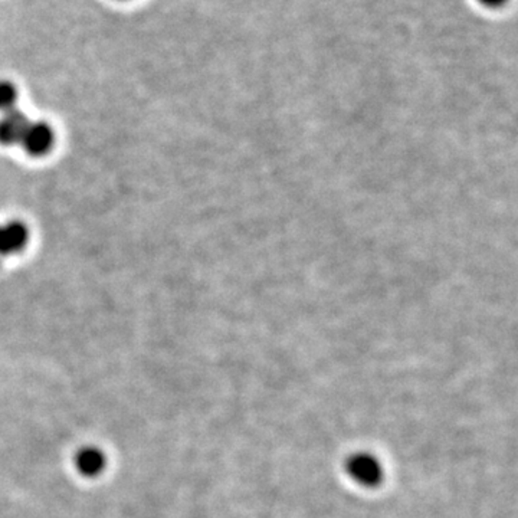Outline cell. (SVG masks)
Wrapping results in <instances>:
<instances>
[{"mask_svg": "<svg viewBox=\"0 0 518 518\" xmlns=\"http://www.w3.org/2000/svg\"><path fill=\"white\" fill-rule=\"evenodd\" d=\"M346 473L361 487H378L382 483L385 469L378 456L370 452H356L346 461Z\"/></svg>", "mask_w": 518, "mask_h": 518, "instance_id": "1", "label": "cell"}, {"mask_svg": "<svg viewBox=\"0 0 518 518\" xmlns=\"http://www.w3.org/2000/svg\"><path fill=\"white\" fill-rule=\"evenodd\" d=\"M53 141H55V136H53V129L48 124L29 123L24 137H22L21 144L26 153L35 156V158H41V156L50 153Z\"/></svg>", "mask_w": 518, "mask_h": 518, "instance_id": "2", "label": "cell"}, {"mask_svg": "<svg viewBox=\"0 0 518 518\" xmlns=\"http://www.w3.org/2000/svg\"><path fill=\"white\" fill-rule=\"evenodd\" d=\"M28 228L21 222H11L0 226V255L21 253L28 244Z\"/></svg>", "mask_w": 518, "mask_h": 518, "instance_id": "3", "label": "cell"}, {"mask_svg": "<svg viewBox=\"0 0 518 518\" xmlns=\"http://www.w3.org/2000/svg\"><path fill=\"white\" fill-rule=\"evenodd\" d=\"M29 126L28 119L22 112L12 110L0 119V143L5 146L21 143L22 137Z\"/></svg>", "mask_w": 518, "mask_h": 518, "instance_id": "4", "label": "cell"}, {"mask_svg": "<svg viewBox=\"0 0 518 518\" xmlns=\"http://www.w3.org/2000/svg\"><path fill=\"white\" fill-rule=\"evenodd\" d=\"M75 465L81 475L94 478L104 471L107 466V458H105L104 452L90 446V448H82L78 452L75 456Z\"/></svg>", "mask_w": 518, "mask_h": 518, "instance_id": "5", "label": "cell"}, {"mask_svg": "<svg viewBox=\"0 0 518 518\" xmlns=\"http://www.w3.org/2000/svg\"><path fill=\"white\" fill-rule=\"evenodd\" d=\"M16 100H18V91L14 85L2 81L0 82V111L7 112L14 110Z\"/></svg>", "mask_w": 518, "mask_h": 518, "instance_id": "6", "label": "cell"}, {"mask_svg": "<svg viewBox=\"0 0 518 518\" xmlns=\"http://www.w3.org/2000/svg\"><path fill=\"white\" fill-rule=\"evenodd\" d=\"M483 4L488 5V6H498V5L503 4L504 0H481Z\"/></svg>", "mask_w": 518, "mask_h": 518, "instance_id": "7", "label": "cell"}]
</instances>
